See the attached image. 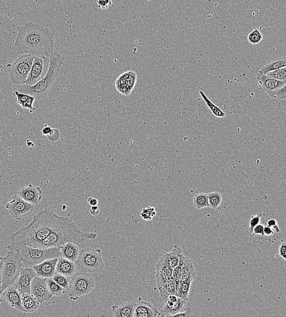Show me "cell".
Returning <instances> with one entry per match:
<instances>
[{"label": "cell", "mask_w": 286, "mask_h": 317, "mask_svg": "<svg viewBox=\"0 0 286 317\" xmlns=\"http://www.w3.org/2000/svg\"><path fill=\"white\" fill-rule=\"evenodd\" d=\"M182 253V249L179 246L175 245L174 250L171 252L164 254L161 259L168 267L174 269L179 263L180 255Z\"/></svg>", "instance_id": "d4e9b609"}, {"label": "cell", "mask_w": 286, "mask_h": 317, "mask_svg": "<svg viewBox=\"0 0 286 317\" xmlns=\"http://www.w3.org/2000/svg\"><path fill=\"white\" fill-rule=\"evenodd\" d=\"M22 258L19 251H9L4 257L1 269V290L14 284L22 270Z\"/></svg>", "instance_id": "8992f818"}, {"label": "cell", "mask_w": 286, "mask_h": 317, "mask_svg": "<svg viewBox=\"0 0 286 317\" xmlns=\"http://www.w3.org/2000/svg\"><path fill=\"white\" fill-rule=\"evenodd\" d=\"M49 65L48 57L35 56L26 85H34L43 79L48 72Z\"/></svg>", "instance_id": "8fae6325"}, {"label": "cell", "mask_w": 286, "mask_h": 317, "mask_svg": "<svg viewBox=\"0 0 286 317\" xmlns=\"http://www.w3.org/2000/svg\"><path fill=\"white\" fill-rule=\"evenodd\" d=\"M172 317H193L192 311L191 308L186 309L185 311H181L180 313L176 314Z\"/></svg>", "instance_id": "f6af8a7d"}, {"label": "cell", "mask_w": 286, "mask_h": 317, "mask_svg": "<svg viewBox=\"0 0 286 317\" xmlns=\"http://www.w3.org/2000/svg\"><path fill=\"white\" fill-rule=\"evenodd\" d=\"M96 3L99 8L105 10L111 6L112 0H96Z\"/></svg>", "instance_id": "7bdbcfd3"}, {"label": "cell", "mask_w": 286, "mask_h": 317, "mask_svg": "<svg viewBox=\"0 0 286 317\" xmlns=\"http://www.w3.org/2000/svg\"><path fill=\"white\" fill-rule=\"evenodd\" d=\"M195 278V271L192 262L190 259L186 258L184 263L182 274H181L180 282H186L192 283Z\"/></svg>", "instance_id": "4316f807"}, {"label": "cell", "mask_w": 286, "mask_h": 317, "mask_svg": "<svg viewBox=\"0 0 286 317\" xmlns=\"http://www.w3.org/2000/svg\"><path fill=\"white\" fill-rule=\"evenodd\" d=\"M137 81V75L134 71L122 73L115 81V87L123 95H129L132 92Z\"/></svg>", "instance_id": "4fadbf2b"}, {"label": "cell", "mask_w": 286, "mask_h": 317, "mask_svg": "<svg viewBox=\"0 0 286 317\" xmlns=\"http://www.w3.org/2000/svg\"><path fill=\"white\" fill-rule=\"evenodd\" d=\"M60 251H61V257L68 260L75 262L78 258L80 249L78 245L69 242L60 247Z\"/></svg>", "instance_id": "484cf974"}, {"label": "cell", "mask_w": 286, "mask_h": 317, "mask_svg": "<svg viewBox=\"0 0 286 317\" xmlns=\"http://www.w3.org/2000/svg\"><path fill=\"white\" fill-rule=\"evenodd\" d=\"M18 251L22 261L33 266L48 259L59 258L61 257V251L58 247L43 248L23 245L21 246Z\"/></svg>", "instance_id": "52a82bcc"}, {"label": "cell", "mask_w": 286, "mask_h": 317, "mask_svg": "<svg viewBox=\"0 0 286 317\" xmlns=\"http://www.w3.org/2000/svg\"><path fill=\"white\" fill-rule=\"evenodd\" d=\"M159 290L161 299L164 303L167 300L170 295H175L178 296L174 277L172 276L170 277L164 286L160 288Z\"/></svg>", "instance_id": "f1b7e54d"}, {"label": "cell", "mask_w": 286, "mask_h": 317, "mask_svg": "<svg viewBox=\"0 0 286 317\" xmlns=\"http://www.w3.org/2000/svg\"><path fill=\"white\" fill-rule=\"evenodd\" d=\"M286 57L284 56L267 63L263 67H262L259 71L263 74L266 75L267 73L271 72V71L282 69V68L286 67Z\"/></svg>", "instance_id": "f546056e"}, {"label": "cell", "mask_w": 286, "mask_h": 317, "mask_svg": "<svg viewBox=\"0 0 286 317\" xmlns=\"http://www.w3.org/2000/svg\"><path fill=\"white\" fill-rule=\"evenodd\" d=\"M2 301V298H1V295H0V303H1Z\"/></svg>", "instance_id": "9f6ffc18"}, {"label": "cell", "mask_w": 286, "mask_h": 317, "mask_svg": "<svg viewBox=\"0 0 286 317\" xmlns=\"http://www.w3.org/2000/svg\"><path fill=\"white\" fill-rule=\"evenodd\" d=\"M35 57L31 54H22L12 64L7 65L13 83L17 85L26 83Z\"/></svg>", "instance_id": "ba28073f"}, {"label": "cell", "mask_w": 286, "mask_h": 317, "mask_svg": "<svg viewBox=\"0 0 286 317\" xmlns=\"http://www.w3.org/2000/svg\"><path fill=\"white\" fill-rule=\"evenodd\" d=\"M78 272L95 273L103 271L104 267L101 251L99 249L86 248L80 250L75 261Z\"/></svg>", "instance_id": "5b68a950"}, {"label": "cell", "mask_w": 286, "mask_h": 317, "mask_svg": "<svg viewBox=\"0 0 286 317\" xmlns=\"http://www.w3.org/2000/svg\"><path fill=\"white\" fill-rule=\"evenodd\" d=\"M191 282H180L177 289L178 296L182 299L187 301L190 295Z\"/></svg>", "instance_id": "8d00e7d4"}, {"label": "cell", "mask_w": 286, "mask_h": 317, "mask_svg": "<svg viewBox=\"0 0 286 317\" xmlns=\"http://www.w3.org/2000/svg\"><path fill=\"white\" fill-rule=\"evenodd\" d=\"M266 75L273 79L279 81H286V67L276 70L271 71L267 73Z\"/></svg>", "instance_id": "74e56055"}, {"label": "cell", "mask_w": 286, "mask_h": 317, "mask_svg": "<svg viewBox=\"0 0 286 317\" xmlns=\"http://www.w3.org/2000/svg\"><path fill=\"white\" fill-rule=\"evenodd\" d=\"M256 80L258 81L259 88L266 93L286 86V81L273 79V78L267 77L260 71H259L258 74H257Z\"/></svg>", "instance_id": "ac0fdd59"}, {"label": "cell", "mask_w": 286, "mask_h": 317, "mask_svg": "<svg viewBox=\"0 0 286 317\" xmlns=\"http://www.w3.org/2000/svg\"><path fill=\"white\" fill-rule=\"evenodd\" d=\"M4 259V257H0V295L1 294V283H2V274H1V269L2 266V263Z\"/></svg>", "instance_id": "f907efd6"}, {"label": "cell", "mask_w": 286, "mask_h": 317, "mask_svg": "<svg viewBox=\"0 0 286 317\" xmlns=\"http://www.w3.org/2000/svg\"><path fill=\"white\" fill-rule=\"evenodd\" d=\"M52 278L64 289L65 292L67 293L69 290L70 285V277L57 273V272H55Z\"/></svg>", "instance_id": "e575fe53"}, {"label": "cell", "mask_w": 286, "mask_h": 317, "mask_svg": "<svg viewBox=\"0 0 286 317\" xmlns=\"http://www.w3.org/2000/svg\"><path fill=\"white\" fill-rule=\"evenodd\" d=\"M21 299H22V311L25 313H33L39 308L40 305V303L35 296L31 293L21 294Z\"/></svg>", "instance_id": "603a6c76"}, {"label": "cell", "mask_w": 286, "mask_h": 317, "mask_svg": "<svg viewBox=\"0 0 286 317\" xmlns=\"http://www.w3.org/2000/svg\"><path fill=\"white\" fill-rule=\"evenodd\" d=\"M263 216L261 213H258L255 215V216H251L250 222H249V227L248 230L250 232V234H253L254 227L260 224L261 217Z\"/></svg>", "instance_id": "b9f144b4"}, {"label": "cell", "mask_w": 286, "mask_h": 317, "mask_svg": "<svg viewBox=\"0 0 286 317\" xmlns=\"http://www.w3.org/2000/svg\"><path fill=\"white\" fill-rule=\"evenodd\" d=\"M99 208L98 206H92L90 209V213L92 216H96L99 214Z\"/></svg>", "instance_id": "681fc988"}, {"label": "cell", "mask_w": 286, "mask_h": 317, "mask_svg": "<svg viewBox=\"0 0 286 317\" xmlns=\"http://www.w3.org/2000/svg\"><path fill=\"white\" fill-rule=\"evenodd\" d=\"M263 35L259 31L258 29H254L248 36L249 43L252 45H256L260 43L263 39Z\"/></svg>", "instance_id": "f35d334b"}, {"label": "cell", "mask_w": 286, "mask_h": 317, "mask_svg": "<svg viewBox=\"0 0 286 317\" xmlns=\"http://www.w3.org/2000/svg\"><path fill=\"white\" fill-rule=\"evenodd\" d=\"M52 128L48 124H46L44 125V127L43 130H42V135L44 136H48L52 132Z\"/></svg>", "instance_id": "c3c4849f"}, {"label": "cell", "mask_w": 286, "mask_h": 317, "mask_svg": "<svg viewBox=\"0 0 286 317\" xmlns=\"http://www.w3.org/2000/svg\"><path fill=\"white\" fill-rule=\"evenodd\" d=\"M4 301H6L12 308L22 311V299L21 294L15 289L14 285L7 287L2 291L1 294Z\"/></svg>", "instance_id": "d6986e66"}, {"label": "cell", "mask_w": 286, "mask_h": 317, "mask_svg": "<svg viewBox=\"0 0 286 317\" xmlns=\"http://www.w3.org/2000/svg\"><path fill=\"white\" fill-rule=\"evenodd\" d=\"M264 235H271L274 234V230H273L272 227L269 226L264 227Z\"/></svg>", "instance_id": "816d5d0a"}, {"label": "cell", "mask_w": 286, "mask_h": 317, "mask_svg": "<svg viewBox=\"0 0 286 317\" xmlns=\"http://www.w3.org/2000/svg\"><path fill=\"white\" fill-rule=\"evenodd\" d=\"M48 58L49 61L48 72L43 79L34 85H28L26 84L18 85L17 91L35 96L36 99L46 98L49 89L59 75L60 69L64 60L61 55L54 52Z\"/></svg>", "instance_id": "277c9868"}, {"label": "cell", "mask_w": 286, "mask_h": 317, "mask_svg": "<svg viewBox=\"0 0 286 317\" xmlns=\"http://www.w3.org/2000/svg\"><path fill=\"white\" fill-rule=\"evenodd\" d=\"M14 93L17 97V103L23 109L30 110L31 113L35 111L36 108L33 107V103L36 99L35 96L20 92L17 91H15Z\"/></svg>", "instance_id": "83f0119b"}, {"label": "cell", "mask_w": 286, "mask_h": 317, "mask_svg": "<svg viewBox=\"0 0 286 317\" xmlns=\"http://www.w3.org/2000/svg\"><path fill=\"white\" fill-rule=\"evenodd\" d=\"M286 86L277 89V90L269 91V92L266 93L267 96L270 98L282 99H285L286 96Z\"/></svg>", "instance_id": "60d3db41"}, {"label": "cell", "mask_w": 286, "mask_h": 317, "mask_svg": "<svg viewBox=\"0 0 286 317\" xmlns=\"http://www.w3.org/2000/svg\"><path fill=\"white\" fill-rule=\"evenodd\" d=\"M17 195L26 202L36 205L43 198V192L40 187L30 184L21 188Z\"/></svg>", "instance_id": "e0dca14e"}, {"label": "cell", "mask_w": 286, "mask_h": 317, "mask_svg": "<svg viewBox=\"0 0 286 317\" xmlns=\"http://www.w3.org/2000/svg\"><path fill=\"white\" fill-rule=\"evenodd\" d=\"M58 258L44 261L43 263L33 266L37 276L43 277H52L56 272V267Z\"/></svg>", "instance_id": "ffe728a7"}, {"label": "cell", "mask_w": 286, "mask_h": 317, "mask_svg": "<svg viewBox=\"0 0 286 317\" xmlns=\"http://www.w3.org/2000/svg\"><path fill=\"white\" fill-rule=\"evenodd\" d=\"M173 269L168 267L161 259L156 266V277L158 289L163 287L168 279L172 276Z\"/></svg>", "instance_id": "7402d4cb"}, {"label": "cell", "mask_w": 286, "mask_h": 317, "mask_svg": "<svg viewBox=\"0 0 286 317\" xmlns=\"http://www.w3.org/2000/svg\"><path fill=\"white\" fill-rule=\"evenodd\" d=\"M56 272L61 273L67 277H72L78 272L75 262L68 260V259L59 257L56 267Z\"/></svg>", "instance_id": "44dd1931"}, {"label": "cell", "mask_w": 286, "mask_h": 317, "mask_svg": "<svg viewBox=\"0 0 286 317\" xmlns=\"http://www.w3.org/2000/svg\"><path fill=\"white\" fill-rule=\"evenodd\" d=\"M47 137L50 141H56L60 137V132L57 129L52 128L51 133L49 135L47 136Z\"/></svg>", "instance_id": "ee69618b"}, {"label": "cell", "mask_w": 286, "mask_h": 317, "mask_svg": "<svg viewBox=\"0 0 286 317\" xmlns=\"http://www.w3.org/2000/svg\"><path fill=\"white\" fill-rule=\"evenodd\" d=\"M156 212L153 207L148 206V208H143L140 213L142 218L144 221H149L154 217L156 216Z\"/></svg>", "instance_id": "ab89813d"}, {"label": "cell", "mask_w": 286, "mask_h": 317, "mask_svg": "<svg viewBox=\"0 0 286 317\" xmlns=\"http://www.w3.org/2000/svg\"><path fill=\"white\" fill-rule=\"evenodd\" d=\"M69 297L71 300H77L79 298L90 293L95 287V281L91 275L84 272H78L70 277Z\"/></svg>", "instance_id": "9c48e42d"}, {"label": "cell", "mask_w": 286, "mask_h": 317, "mask_svg": "<svg viewBox=\"0 0 286 317\" xmlns=\"http://www.w3.org/2000/svg\"><path fill=\"white\" fill-rule=\"evenodd\" d=\"M14 46L18 53L48 57L54 53V36L44 26L32 22L18 27Z\"/></svg>", "instance_id": "7a4b0ae2"}, {"label": "cell", "mask_w": 286, "mask_h": 317, "mask_svg": "<svg viewBox=\"0 0 286 317\" xmlns=\"http://www.w3.org/2000/svg\"><path fill=\"white\" fill-rule=\"evenodd\" d=\"M88 201L89 204L92 206H97L98 204V200L96 198L93 197H89L88 199Z\"/></svg>", "instance_id": "f5cc1de1"}, {"label": "cell", "mask_w": 286, "mask_h": 317, "mask_svg": "<svg viewBox=\"0 0 286 317\" xmlns=\"http://www.w3.org/2000/svg\"><path fill=\"white\" fill-rule=\"evenodd\" d=\"M186 302L177 295H170L157 317H172L183 310Z\"/></svg>", "instance_id": "9a60e30c"}, {"label": "cell", "mask_w": 286, "mask_h": 317, "mask_svg": "<svg viewBox=\"0 0 286 317\" xmlns=\"http://www.w3.org/2000/svg\"><path fill=\"white\" fill-rule=\"evenodd\" d=\"M31 293L35 296L39 303L51 299L52 295L47 286L46 277L36 276L31 284Z\"/></svg>", "instance_id": "7c38bea8"}, {"label": "cell", "mask_w": 286, "mask_h": 317, "mask_svg": "<svg viewBox=\"0 0 286 317\" xmlns=\"http://www.w3.org/2000/svg\"><path fill=\"white\" fill-rule=\"evenodd\" d=\"M97 234L93 232H86L81 230L71 219L57 228L42 242L39 248L62 247L67 243H80L88 240H95Z\"/></svg>", "instance_id": "3957f363"}, {"label": "cell", "mask_w": 286, "mask_h": 317, "mask_svg": "<svg viewBox=\"0 0 286 317\" xmlns=\"http://www.w3.org/2000/svg\"><path fill=\"white\" fill-rule=\"evenodd\" d=\"M280 255L282 257L283 259L286 260V243L285 242L281 243L279 248Z\"/></svg>", "instance_id": "7dc6e473"}, {"label": "cell", "mask_w": 286, "mask_h": 317, "mask_svg": "<svg viewBox=\"0 0 286 317\" xmlns=\"http://www.w3.org/2000/svg\"><path fill=\"white\" fill-rule=\"evenodd\" d=\"M135 300L127 301L122 304L121 306H112V310L114 317H132L134 313Z\"/></svg>", "instance_id": "cb8c5ba5"}, {"label": "cell", "mask_w": 286, "mask_h": 317, "mask_svg": "<svg viewBox=\"0 0 286 317\" xmlns=\"http://www.w3.org/2000/svg\"><path fill=\"white\" fill-rule=\"evenodd\" d=\"M159 311L151 303L141 299L135 300L133 317H155L158 316Z\"/></svg>", "instance_id": "2e32d148"}, {"label": "cell", "mask_w": 286, "mask_h": 317, "mask_svg": "<svg viewBox=\"0 0 286 317\" xmlns=\"http://www.w3.org/2000/svg\"><path fill=\"white\" fill-rule=\"evenodd\" d=\"M267 225L270 227H274L278 225V222L276 220L274 219H270L267 222Z\"/></svg>", "instance_id": "db71d44e"}, {"label": "cell", "mask_w": 286, "mask_h": 317, "mask_svg": "<svg viewBox=\"0 0 286 317\" xmlns=\"http://www.w3.org/2000/svg\"><path fill=\"white\" fill-rule=\"evenodd\" d=\"M6 208L12 218L21 220L33 211L34 205L26 202L17 195L9 199Z\"/></svg>", "instance_id": "30bf717a"}, {"label": "cell", "mask_w": 286, "mask_h": 317, "mask_svg": "<svg viewBox=\"0 0 286 317\" xmlns=\"http://www.w3.org/2000/svg\"><path fill=\"white\" fill-rule=\"evenodd\" d=\"M186 257L181 254L179 263L176 266L172 271V276L174 277L175 282L176 290H177L181 279V274H182V268L185 263Z\"/></svg>", "instance_id": "d6a6232c"}, {"label": "cell", "mask_w": 286, "mask_h": 317, "mask_svg": "<svg viewBox=\"0 0 286 317\" xmlns=\"http://www.w3.org/2000/svg\"><path fill=\"white\" fill-rule=\"evenodd\" d=\"M264 226L263 225L258 224L256 225L255 227H254L253 234V235H261L262 237L264 236Z\"/></svg>", "instance_id": "bcb514c9"}, {"label": "cell", "mask_w": 286, "mask_h": 317, "mask_svg": "<svg viewBox=\"0 0 286 317\" xmlns=\"http://www.w3.org/2000/svg\"><path fill=\"white\" fill-rule=\"evenodd\" d=\"M193 205L198 209L209 207L208 193H198L193 199Z\"/></svg>", "instance_id": "1f68e13d"}, {"label": "cell", "mask_w": 286, "mask_h": 317, "mask_svg": "<svg viewBox=\"0 0 286 317\" xmlns=\"http://www.w3.org/2000/svg\"><path fill=\"white\" fill-rule=\"evenodd\" d=\"M46 281L48 290L52 295L59 297V296L66 293L61 286H60L56 281H54L52 277H47Z\"/></svg>", "instance_id": "836d02e7"}, {"label": "cell", "mask_w": 286, "mask_h": 317, "mask_svg": "<svg viewBox=\"0 0 286 317\" xmlns=\"http://www.w3.org/2000/svg\"><path fill=\"white\" fill-rule=\"evenodd\" d=\"M199 93H200L202 98H203L204 102H205L206 106L209 107V109L211 110L212 114H213L215 116L219 118H224L226 117L225 112L220 109L219 107L217 106L216 104L212 103L208 97L206 96L205 94H204L203 91L201 90L199 91Z\"/></svg>", "instance_id": "4dcf8cb0"}, {"label": "cell", "mask_w": 286, "mask_h": 317, "mask_svg": "<svg viewBox=\"0 0 286 317\" xmlns=\"http://www.w3.org/2000/svg\"><path fill=\"white\" fill-rule=\"evenodd\" d=\"M69 218L59 216L48 209L39 212L27 226L10 235L11 243L7 246L9 251H18L21 246L26 245L39 248L42 242L49 234L61 226Z\"/></svg>", "instance_id": "6da1fadb"}, {"label": "cell", "mask_w": 286, "mask_h": 317, "mask_svg": "<svg viewBox=\"0 0 286 317\" xmlns=\"http://www.w3.org/2000/svg\"><path fill=\"white\" fill-rule=\"evenodd\" d=\"M36 276V272L33 268L27 267V268L22 269L19 276L12 285H14L20 294L31 293V281Z\"/></svg>", "instance_id": "5bb4252c"}, {"label": "cell", "mask_w": 286, "mask_h": 317, "mask_svg": "<svg viewBox=\"0 0 286 317\" xmlns=\"http://www.w3.org/2000/svg\"><path fill=\"white\" fill-rule=\"evenodd\" d=\"M67 208V206L65 205V204H64V205H63V206H62V210L63 211H65V209H66Z\"/></svg>", "instance_id": "11a10c76"}, {"label": "cell", "mask_w": 286, "mask_h": 317, "mask_svg": "<svg viewBox=\"0 0 286 317\" xmlns=\"http://www.w3.org/2000/svg\"><path fill=\"white\" fill-rule=\"evenodd\" d=\"M210 208L216 209L222 202V195L219 192H212L208 193Z\"/></svg>", "instance_id": "d590c367"}]
</instances>
